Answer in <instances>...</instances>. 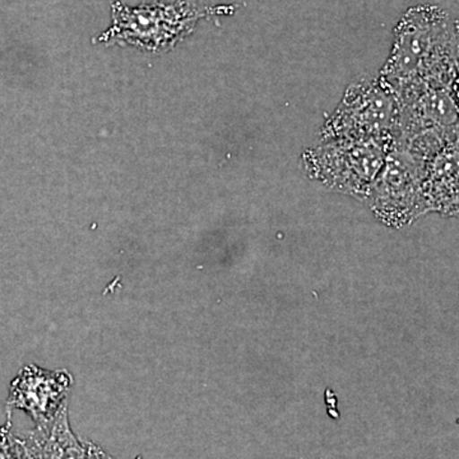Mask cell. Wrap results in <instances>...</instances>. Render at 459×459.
<instances>
[{"label":"cell","mask_w":459,"mask_h":459,"mask_svg":"<svg viewBox=\"0 0 459 459\" xmlns=\"http://www.w3.org/2000/svg\"><path fill=\"white\" fill-rule=\"evenodd\" d=\"M457 23L437 5H416L395 26L391 56L380 77L391 90L457 81Z\"/></svg>","instance_id":"1"},{"label":"cell","mask_w":459,"mask_h":459,"mask_svg":"<svg viewBox=\"0 0 459 459\" xmlns=\"http://www.w3.org/2000/svg\"><path fill=\"white\" fill-rule=\"evenodd\" d=\"M392 148L379 141L323 140L304 153V170L325 188L367 201Z\"/></svg>","instance_id":"2"},{"label":"cell","mask_w":459,"mask_h":459,"mask_svg":"<svg viewBox=\"0 0 459 459\" xmlns=\"http://www.w3.org/2000/svg\"><path fill=\"white\" fill-rule=\"evenodd\" d=\"M398 129L400 107L394 91L382 77L362 78L346 90L320 138L379 141L394 146Z\"/></svg>","instance_id":"3"},{"label":"cell","mask_w":459,"mask_h":459,"mask_svg":"<svg viewBox=\"0 0 459 459\" xmlns=\"http://www.w3.org/2000/svg\"><path fill=\"white\" fill-rule=\"evenodd\" d=\"M211 9L201 8L193 0H164L131 8L117 2L113 5V25L100 38L101 41H122L150 50L177 44L193 31Z\"/></svg>","instance_id":"4"},{"label":"cell","mask_w":459,"mask_h":459,"mask_svg":"<svg viewBox=\"0 0 459 459\" xmlns=\"http://www.w3.org/2000/svg\"><path fill=\"white\" fill-rule=\"evenodd\" d=\"M425 160L394 147L385 157L368 195L383 221L404 225L430 211L424 192Z\"/></svg>","instance_id":"5"},{"label":"cell","mask_w":459,"mask_h":459,"mask_svg":"<svg viewBox=\"0 0 459 459\" xmlns=\"http://www.w3.org/2000/svg\"><path fill=\"white\" fill-rule=\"evenodd\" d=\"M74 383L68 370H48L38 365H26L9 386L8 412L23 411L36 427H47L68 406Z\"/></svg>","instance_id":"6"},{"label":"cell","mask_w":459,"mask_h":459,"mask_svg":"<svg viewBox=\"0 0 459 459\" xmlns=\"http://www.w3.org/2000/svg\"><path fill=\"white\" fill-rule=\"evenodd\" d=\"M20 440L26 459H86V444L75 437L69 424L68 406L51 424L36 427Z\"/></svg>","instance_id":"7"},{"label":"cell","mask_w":459,"mask_h":459,"mask_svg":"<svg viewBox=\"0 0 459 459\" xmlns=\"http://www.w3.org/2000/svg\"><path fill=\"white\" fill-rule=\"evenodd\" d=\"M424 192L430 210L453 212L457 207L458 141L425 160Z\"/></svg>","instance_id":"8"},{"label":"cell","mask_w":459,"mask_h":459,"mask_svg":"<svg viewBox=\"0 0 459 459\" xmlns=\"http://www.w3.org/2000/svg\"><path fill=\"white\" fill-rule=\"evenodd\" d=\"M0 459H26L20 437L12 431L11 421L0 427Z\"/></svg>","instance_id":"9"},{"label":"cell","mask_w":459,"mask_h":459,"mask_svg":"<svg viewBox=\"0 0 459 459\" xmlns=\"http://www.w3.org/2000/svg\"><path fill=\"white\" fill-rule=\"evenodd\" d=\"M86 459H115L96 444L86 442Z\"/></svg>","instance_id":"10"}]
</instances>
